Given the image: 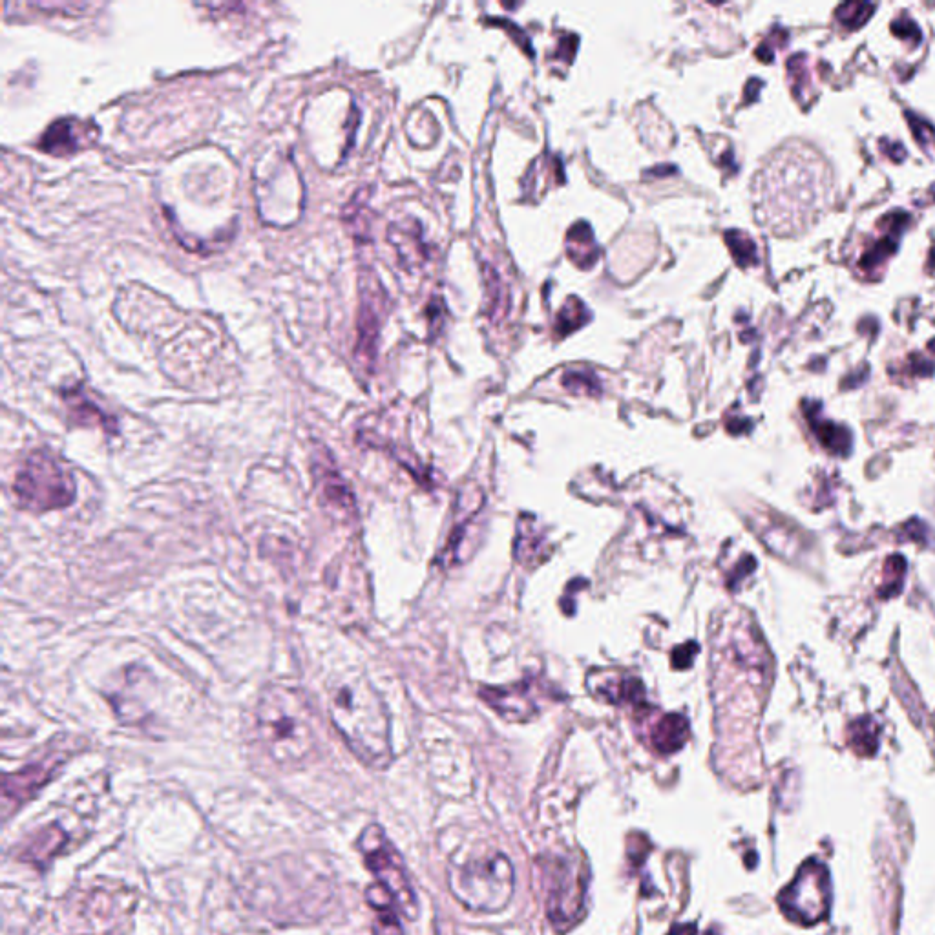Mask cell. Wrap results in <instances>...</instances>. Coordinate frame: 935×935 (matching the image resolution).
<instances>
[{
  "label": "cell",
  "mask_w": 935,
  "mask_h": 935,
  "mask_svg": "<svg viewBox=\"0 0 935 935\" xmlns=\"http://www.w3.org/2000/svg\"><path fill=\"white\" fill-rule=\"evenodd\" d=\"M329 716L353 755L371 769H386L393 760L391 725L386 705L368 678L349 674L329 689Z\"/></svg>",
  "instance_id": "6da1fadb"
},
{
  "label": "cell",
  "mask_w": 935,
  "mask_h": 935,
  "mask_svg": "<svg viewBox=\"0 0 935 935\" xmlns=\"http://www.w3.org/2000/svg\"><path fill=\"white\" fill-rule=\"evenodd\" d=\"M256 733L278 766L304 764L315 751V720L302 691L285 683L263 689L256 704Z\"/></svg>",
  "instance_id": "7a4b0ae2"
},
{
  "label": "cell",
  "mask_w": 935,
  "mask_h": 935,
  "mask_svg": "<svg viewBox=\"0 0 935 935\" xmlns=\"http://www.w3.org/2000/svg\"><path fill=\"white\" fill-rule=\"evenodd\" d=\"M448 886L464 908L477 914H495L505 910L514 897V866L503 853L453 864Z\"/></svg>",
  "instance_id": "3957f363"
},
{
  "label": "cell",
  "mask_w": 935,
  "mask_h": 935,
  "mask_svg": "<svg viewBox=\"0 0 935 935\" xmlns=\"http://www.w3.org/2000/svg\"><path fill=\"white\" fill-rule=\"evenodd\" d=\"M13 495L21 508L33 514L66 508L75 501L74 477L53 453L37 450L15 475Z\"/></svg>",
  "instance_id": "277c9868"
},
{
  "label": "cell",
  "mask_w": 935,
  "mask_h": 935,
  "mask_svg": "<svg viewBox=\"0 0 935 935\" xmlns=\"http://www.w3.org/2000/svg\"><path fill=\"white\" fill-rule=\"evenodd\" d=\"M547 884V915L557 932H568L585 915L589 864L581 853H563L543 862Z\"/></svg>",
  "instance_id": "5b68a950"
},
{
  "label": "cell",
  "mask_w": 935,
  "mask_h": 935,
  "mask_svg": "<svg viewBox=\"0 0 935 935\" xmlns=\"http://www.w3.org/2000/svg\"><path fill=\"white\" fill-rule=\"evenodd\" d=\"M358 851L362 853L369 872L377 877V883L388 890L397 903L400 914L415 921L419 917V901L411 886L410 873L400 857L399 850L389 841L386 831L379 824H369L358 837Z\"/></svg>",
  "instance_id": "8992f818"
},
{
  "label": "cell",
  "mask_w": 935,
  "mask_h": 935,
  "mask_svg": "<svg viewBox=\"0 0 935 935\" xmlns=\"http://www.w3.org/2000/svg\"><path fill=\"white\" fill-rule=\"evenodd\" d=\"M830 904V877L824 866L808 862L802 866L795 881L780 895V908L784 914L799 923H817L828 912Z\"/></svg>",
  "instance_id": "52a82bcc"
},
{
  "label": "cell",
  "mask_w": 935,
  "mask_h": 935,
  "mask_svg": "<svg viewBox=\"0 0 935 935\" xmlns=\"http://www.w3.org/2000/svg\"><path fill=\"white\" fill-rule=\"evenodd\" d=\"M59 758H43L24 767L17 773H10L2 780V802H4V817L24 806L32 800L41 789L52 780L53 773L59 767Z\"/></svg>",
  "instance_id": "ba28073f"
},
{
  "label": "cell",
  "mask_w": 935,
  "mask_h": 935,
  "mask_svg": "<svg viewBox=\"0 0 935 935\" xmlns=\"http://www.w3.org/2000/svg\"><path fill=\"white\" fill-rule=\"evenodd\" d=\"M97 132L99 130L92 121H83L77 117H63V119L53 121L52 125L46 128V132L39 141V150L57 156V158H68L95 141Z\"/></svg>",
  "instance_id": "9c48e42d"
},
{
  "label": "cell",
  "mask_w": 935,
  "mask_h": 935,
  "mask_svg": "<svg viewBox=\"0 0 935 935\" xmlns=\"http://www.w3.org/2000/svg\"><path fill=\"white\" fill-rule=\"evenodd\" d=\"M481 696L506 720L526 722L536 715V698H532L528 683L515 687H486Z\"/></svg>",
  "instance_id": "30bf717a"
},
{
  "label": "cell",
  "mask_w": 935,
  "mask_h": 935,
  "mask_svg": "<svg viewBox=\"0 0 935 935\" xmlns=\"http://www.w3.org/2000/svg\"><path fill=\"white\" fill-rule=\"evenodd\" d=\"M66 842H68V837L63 828L59 824H48L41 830L35 831L32 837H28V841L19 851V861L44 868L48 862H52L59 855V851L63 850Z\"/></svg>",
  "instance_id": "8fae6325"
},
{
  "label": "cell",
  "mask_w": 935,
  "mask_h": 935,
  "mask_svg": "<svg viewBox=\"0 0 935 935\" xmlns=\"http://www.w3.org/2000/svg\"><path fill=\"white\" fill-rule=\"evenodd\" d=\"M318 488L322 492V503L337 517H351L355 510V499L349 490V486L344 483L340 473L333 468H322V472L316 475Z\"/></svg>",
  "instance_id": "7c38bea8"
},
{
  "label": "cell",
  "mask_w": 935,
  "mask_h": 935,
  "mask_svg": "<svg viewBox=\"0 0 935 935\" xmlns=\"http://www.w3.org/2000/svg\"><path fill=\"white\" fill-rule=\"evenodd\" d=\"M689 740V722L682 715L663 716L652 729V747L662 755H673Z\"/></svg>",
  "instance_id": "4fadbf2b"
},
{
  "label": "cell",
  "mask_w": 935,
  "mask_h": 935,
  "mask_svg": "<svg viewBox=\"0 0 935 935\" xmlns=\"http://www.w3.org/2000/svg\"><path fill=\"white\" fill-rule=\"evenodd\" d=\"M63 399L77 424L99 426V428H105L110 433L116 431V422L108 419L105 411L101 410L99 406H95L94 402L88 399L81 389L75 388L64 391Z\"/></svg>",
  "instance_id": "5bb4252c"
},
{
  "label": "cell",
  "mask_w": 935,
  "mask_h": 935,
  "mask_svg": "<svg viewBox=\"0 0 935 935\" xmlns=\"http://www.w3.org/2000/svg\"><path fill=\"white\" fill-rule=\"evenodd\" d=\"M806 415H808L809 424L815 431L822 448H826L828 452L835 453V455H848L850 453V431L842 428V426H837L835 422L822 421L813 411L806 410Z\"/></svg>",
  "instance_id": "9a60e30c"
},
{
  "label": "cell",
  "mask_w": 935,
  "mask_h": 935,
  "mask_svg": "<svg viewBox=\"0 0 935 935\" xmlns=\"http://www.w3.org/2000/svg\"><path fill=\"white\" fill-rule=\"evenodd\" d=\"M377 337H379V315L366 302L360 309L357 342V357L362 358L366 364L373 362Z\"/></svg>",
  "instance_id": "2e32d148"
},
{
  "label": "cell",
  "mask_w": 935,
  "mask_h": 935,
  "mask_svg": "<svg viewBox=\"0 0 935 935\" xmlns=\"http://www.w3.org/2000/svg\"><path fill=\"white\" fill-rule=\"evenodd\" d=\"M568 254L574 256L572 260L576 262V265L579 267H589L592 263L596 262V256H598V247L594 245V236L590 232V227L581 221V223H576L570 231H568Z\"/></svg>",
  "instance_id": "e0dca14e"
},
{
  "label": "cell",
  "mask_w": 935,
  "mask_h": 935,
  "mask_svg": "<svg viewBox=\"0 0 935 935\" xmlns=\"http://www.w3.org/2000/svg\"><path fill=\"white\" fill-rule=\"evenodd\" d=\"M877 725L870 718H861L853 722L850 727V746L859 755H873L877 749Z\"/></svg>",
  "instance_id": "ac0fdd59"
},
{
  "label": "cell",
  "mask_w": 935,
  "mask_h": 935,
  "mask_svg": "<svg viewBox=\"0 0 935 935\" xmlns=\"http://www.w3.org/2000/svg\"><path fill=\"white\" fill-rule=\"evenodd\" d=\"M725 242L729 245L731 254L735 256L738 265L747 267V265H755V263H757V245H755V242H753L747 234H744V232H725Z\"/></svg>",
  "instance_id": "d6986e66"
},
{
  "label": "cell",
  "mask_w": 935,
  "mask_h": 935,
  "mask_svg": "<svg viewBox=\"0 0 935 935\" xmlns=\"http://www.w3.org/2000/svg\"><path fill=\"white\" fill-rule=\"evenodd\" d=\"M897 238L899 234L897 232L888 231V236L881 238L879 242L873 245L870 251H866V254L861 258V267L864 271H872V269H877L879 265H883L897 249Z\"/></svg>",
  "instance_id": "ffe728a7"
},
{
  "label": "cell",
  "mask_w": 935,
  "mask_h": 935,
  "mask_svg": "<svg viewBox=\"0 0 935 935\" xmlns=\"http://www.w3.org/2000/svg\"><path fill=\"white\" fill-rule=\"evenodd\" d=\"M587 318H589V313H587L583 302L579 298H570L568 304L561 309V313L557 316V333L559 335H568L576 327L585 324Z\"/></svg>",
  "instance_id": "44dd1931"
},
{
  "label": "cell",
  "mask_w": 935,
  "mask_h": 935,
  "mask_svg": "<svg viewBox=\"0 0 935 935\" xmlns=\"http://www.w3.org/2000/svg\"><path fill=\"white\" fill-rule=\"evenodd\" d=\"M875 10L873 4H864V2H844L837 8V19L850 30L859 28L861 24L868 21V17Z\"/></svg>",
  "instance_id": "7402d4cb"
},
{
  "label": "cell",
  "mask_w": 935,
  "mask_h": 935,
  "mask_svg": "<svg viewBox=\"0 0 935 935\" xmlns=\"http://www.w3.org/2000/svg\"><path fill=\"white\" fill-rule=\"evenodd\" d=\"M373 910L379 914L373 923V935H404L397 915L399 908L395 904H386Z\"/></svg>",
  "instance_id": "603a6c76"
},
{
  "label": "cell",
  "mask_w": 935,
  "mask_h": 935,
  "mask_svg": "<svg viewBox=\"0 0 935 935\" xmlns=\"http://www.w3.org/2000/svg\"><path fill=\"white\" fill-rule=\"evenodd\" d=\"M904 570H906V565H904L903 557L893 556L888 559V563H886V579H884L883 587L879 590V592H881V598H890V596H895V594L901 590Z\"/></svg>",
  "instance_id": "cb8c5ba5"
},
{
  "label": "cell",
  "mask_w": 935,
  "mask_h": 935,
  "mask_svg": "<svg viewBox=\"0 0 935 935\" xmlns=\"http://www.w3.org/2000/svg\"><path fill=\"white\" fill-rule=\"evenodd\" d=\"M563 384L567 386L570 391H585L589 395H596L599 391L598 380L594 379V375H589V373H581V371H570L565 375L563 379Z\"/></svg>",
  "instance_id": "d4e9b609"
},
{
  "label": "cell",
  "mask_w": 935,
  "mask_h": 935,
  "mask_svg": "<svg viewBox=\"0 0 935 935\" xmlns=\"http://www.w3.org/2000/svg\"><path fill=\"white\" fill-rule=\"evenodd\" d=\"M892 32L901 37V39H908L912 43H919L921 41V33H919V28L912 19L908 17H901L892 24Z\"/></svg>",
  "instance_id": "484cf974"
},
{
  "label": "cell",
  "mask_w": 935,
  "mask_h": 935,
  "mask_svg": "<svg viewBox=\"0 0 935 935\" xmlns=\"http://www.w3.org/2000/svg\"><path fill=\"white\" fill-rule=\"evenodd\" d=\"M908 123L910 127L914 130V136L921 145H930L935 139L934 128L930 127L926 121H923L921 117L912 116L908 114Z\"/></svg>",
  "instance_id": "4316f807"
},
{
  "label": "cell",
  "mask_w": 935,
  "mask_h": 935,
  "mask_svg": "<svg viewBox=\"0 0 935 935\" xmlns=\"http://www.w3.org/2000/svg\"><path fill=\"white\" fill-rule=\"evenodd\" d=\"M696 652H698V645H696V643H685L683 647H678V649L673 652L674 667H676V669H687V667L693 663Z\"/></svg>",
  "instance_id": "83f0119b"
},
{
  "label": "cell",
  "mask_w": 935,
  "mask_h": 935,
  "mask_svg": "<svg viewBox=\"0 0 935 935\" xmlns=\"http://www.w3.org/2000/svg\"><path fill=\"white\" fill-rule=\"evenodd\" d=\"M912 368H914L915 373L921 375V377H928V375L934 373V364L926 362L925 358L915 357V355L912 357Z\"/></svg>",
  "instance_id": "f1b7e54d"
},
{
  "label": "cell",
  "mask_w": 935,
  "mask_h": 935,
  "mask_svg": "<svg viewBox=\"0 0 935 935\" xmlns=\"http://www.w3.org/2000/svg\"><path fill=\"white\" fill-rule=\"evenodd\" d=\"M928 263H930L932 267H935V247L932 249V253H930V260H928Z\"/></svg>",
  "instance_id": "f546056e"
}]
</instances>
